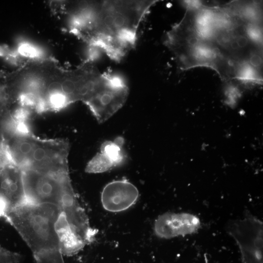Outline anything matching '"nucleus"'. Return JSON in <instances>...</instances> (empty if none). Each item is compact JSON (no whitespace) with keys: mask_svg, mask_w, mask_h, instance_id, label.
<instances>
[{"mask_svg":"<svg viewBox=\"0 0 263 263\" xmlns=\"http://www.w3.org/2000/svg\"><path fill=\"white\" fill-rule=\"evenodd\" d=\"M183 3L185 15L165 42L180 69L207 67L225 80L260 84L263 22L238 0L222 6Z\"/></svg>","mask_w":263,"mask_h":263,"instance_id":"obj_1","label":"nucleus"},{"mask_svg":"<svg viewBox=\"0 0 263 263\" xmlns=\"http://www.w3.org/2000/svg\"><path fill=\"white\" fill-rule=\"evenodd\" d=\"M21 256L0 246V263H21Z\"/></svg>","mask_w":263,"mask_h":263,"instance_id":"obj_14","label":"nucleus"},{"mask_svg":"<svg viewBox=\"0 0 263 263\" xmlns=\"http://www.w3.org/2000/svg\"><path fill=\"white\" fill-rule=\"evenodd\" d=\"M124 139L121 136L104 142L100 149L87 163L85 170L89 173H100L121 165L126 158L123 150Z\"/></svg>","mask_w":263,"mask_h":263,"instance_id":"obj_10","label":"nucleus"},{"mask_svg":"<svg viewBox=\"0 0 263 263\" xmlns=\"http://www.w3.org/2000/svg\"><path fill=\"white\" fill-rule=\"evenodd\" d=\"M62 212L54 205L27 201L13 209L3 218L17 230L34 254L45 250H60L56 225Z\"/></svg>","mask_w":263,"mask_h":263,"instance_id":"obj_5","label":"nucleus"},{"mask_svg":"<svg viewBox=\"0 0 263 263\" xmlns=\"http://www.w3.org/2000/svg\"><path fill=\"white\" fill-rule=\"evenodd\" d=\"M56 229L59 240L60 251L62 255H75L86 244L71 227L63 212L56 221Z\"/></svg>","mask_w":263,"mask_h":263,"instance_id":"obj_11","label":"nucleus"},{"mask_svg":"<svg viewBox=\"0 0 263 263\" xmlns=\"http://www.w3.org/2000/svg\"><path fill=\"white\" fill-rule=\"evenodd\" d=\"M15 163L20 168L39 172L69 173V143L60 139H41L32 132L23 135H3Z\"/></svg>","mask_w":263,"mask_h":263,"instance_id":"obj_4","label":"nucleus"},{"mask_svg":"<svg viewBox=\"0 0 263 263\" xmlns=\"http://www.w3.org/2000/svg\"><path fill=\"white\" fill-rule=\"evenodd\" d=\"M8 49L5 46H0V56H7Z\"/></svg>","mask_w":263,"mask_h":263,"instance_id":"obj_15","label":"nucleus"},{"mask_svg":"<svg viewBox=\"0 0 263 263\" xmlns=\"http://www.w3.org/2000/svg\"><path fill=\"white\" fill-rule=\"evenodd\" d=\"M21 169L28 202L58 207L73 229L86 244L95 240L97 231L91 226L85 210L77 201L69 173L56 174Z\"/></svg>","mask_w":263,"mask_h":263,"instance_id":"obj_3","label":"nucleus"},{"mask_svg":"<svg viewBox=\"0 0 263 263\" xmlns=\"http://www.w3.org/2000/svg\"><path fill=\"white\" fill-rule=\"evenodd\" d=\"M157 1H69L62 15L70 33L119 61L134 47L139 25Z\"/></svg>","mask_w":263,"mask_h":263,"instance_id":"obj_2","label":"nucleus"},{"mask_svg":"<svg viewBox=\"0 0 263 263\" xmlns=\"http://www.w3.org/2000/svg\"><path fill=\"white\" fill-rule=\"evenodd\" d=\"M228 233L239 247L243 263H263V224L251 215L230 223Z\"/></svg>","mask_w":263,"mask_h":263,"instance_id":"obj_6","label":"nucleus"},{"mask_svg":"<svg viewBox=\"0 0 263 263\" xmlns=\"http://www.w3.org/2000/svg\"><path fill=\"white\" fill-rule=\"evenodd\" d=\"M33 113L27 108L18 106L11 113L9 118L17 122L28 123Z\"/></svg>","mask_w":263,"mask_h":263,"instance_id":"obj_13","label":"nucleus"},{"mask_svg":"<svg viewBox=\"0 0 263 263\" xmlns=\"http://www.w3.org/2000/svg\"><path fill=\"white\" fill-rule=\"evenodd\" d=\"M27 201L22 170L11 156L0 163V217Z\"/></svg>","mask_w":263,"mask_h":263,"instance_id":"obj_7","label":"nucleus"},{"mask_svg":"<svg viewBox=\"0 0 263 263\" xmlns=\"http://www.w3.org/2000/svg\"><path fill=\"white\" fill-rule=\"evenodd\" d=\"M200 226L199 218L193 214L167 212L157 218L153 230L159 238L169 239L195 233Z\"/></svg>","mask_w":263,"mask_h":263,"instance_id":"obj_8","label":"nucleus"},{"mask_svg":"<svg viewBox=\"0 0 263 263\" xmlns=\"http://www.w3.org/2000/svg\"><path fill=\"white\" fill-rule=\"evenodd\" d=\"M139 193L137 188L126 179L115 180L108 183L101 195L103 207L111 212L125 211L137 201Z\"/></svg>","mask_w":263,"mask_h":263,"instance_id":"obj_9","label":"nucleus"},{"mask_svg":"<svg viewBox=\"0 0 263 263\" xmlns=\"http://www.w3.org/2000/svg\"><path fill=\"white\" fill-rule=\"evenodd\" d=\"M33 255L37 263H65L59 249L42 251Z\"/></svg>","mask_w":263,"mask_h":263,"instance_id":"obj_12","label":"nucleus"}]
</instances>
